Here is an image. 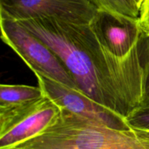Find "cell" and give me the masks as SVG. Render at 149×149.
Wrapping results in <instances>:
<instances>
[{"instance_id":"6da1fadb","label":"cell","mask_w":149,"mask_h":149,"mask_svg":"<svg viewBox=\"0 0 149 149\" xmlns=\"http://www.w3.org/2000/svg\"><path fill=\"white\" fill-rule=\"evenodd\" d=\"M62 61L79 91L125 118L149 105V35L127 56L103 48L90 23L52 18L19 20Z\"/></svg>"},{"instance_id":"7a4b0ae2","label":"cell","mask_w":149,"mask_h":149,"mask_svg":"<svg viewBox=\"0 0 149 149\" xmlns=\"http://www.w3.org/2000/svg\"><path fill=\"white\" fill-rule=\"evenodd\" d=\"M8 149H149L140 130H121L61 110L36 135Z\"/></svg>"},{"instance_id":"3957f363","label":"cell","mask_w":149,"mask_h":149,"mask_svg":"<svg viewBox=\"0 0 149 149\" xmlns=\"http://www.w3.org/2000/svg\"><path fill=\"white\" fill-rule=\"evenodd\" d=\"M1 39L25 62L33 74H41L74 89L72 76L58 56L15 20L0 17Z\"/></svg>"},{"instance_id":"277c9868","label":"cell","mask_w":149,"mask_h":149,"mask_svg":"<svg viewBox=\"0 0 149 149\" xmlns=\"http://www.w3.org/2000/svg\"><path fill=\"white\" fill-rule=\"evenodd\" d=\"M62 108L45 93L31 102L0 107V149H8L50 125Z\"/></svg>"},{"instance_id":"5b68a950","label":"cell","mask_w":149,"mask_h":149,"mask_svg":"<svg viewBox=\"0 0 149 149\" xmlns=\"http://www.w3.org/2000/svg\"><path fill=\"white\" fill-rule=\"evenodd\" d=\"M97 11L90 0H0V17L15 21L52 18L90 23Z\"/></svg>"},{"instance_id":"8992f818","label":"cell","mask_w":149,"mask_h":149,"mask_svg":"<svg viewBox=\"0 0 149 149\" xmlns=\"http://www.w3.org/2000/svg\"><path fill=\"white\" fill-rule=\"evenodd\" d=\"M35 76L38 85L45 93L62 109L111 128L121 130L132 129L126 118L96 102L79 89H72L41 74H35Z\"/></svg>"},{"instance_id":"52a82bcc","label":"cell","mask_w":149,"mask_h":149,"mask_svg":"<svg viewBox=\"0 0 149 149\" xmlns=\"http://www.w3.org/2000/svg\"><path fill=\"white\" fill-rule=\"evenodd\" d=\"M90 26L102 46L119 57L129 54L143 33L138 18L118 15L103 10H97Z\"/></svg>"},{"instance_id":"ba28073f","label":"cell","mask_w":149,"mask_h":149,"mask_svg":"<svg viewBox=\"0 0 149 149\" xmlns=\"http://www.w3.org/2000/svg\"><path fill=\"white\" fill-rule=\"evenodd\" d=\"M45 95L42 87L27 85H0V107L20 105L40 99Z\"/></svg>"},{"instance_id":"9c48e42d","label":"cell","mask_w":149,"mask_h":149,"mask_svg":"<svg viewBox=\"0 0 149 149\" xmlns=\"http://www.w3.org/2000/svg\"><path fill=\"white\" fill-rule=\"evenodd\" d=\"M98 10L114 15L138 18L140 5L135 0H90Z\"/></svg>"},{"instance_id":"30bf717a","label":"cell","mask_w":149,"mask_h":149,"mask_svg":"<svg viewBox=\"0 0 149 149\" xmlns=\"http://www.w3.org/2000/svg\"><path fill=\"white\" fill-rule=\"evenodd\" d=\"M126 119L132 129L149 131V105L136 109Z\"/></svg>"},{"instance_id":"8fae6325","label":"cell","mask_w":149,"mask_h":149,"mask_svg":"<svg viewBox=\"0 0 149 149\" xmlns=\"http://www.w3.org/2000/svg\"><path fill=\"white\" fill-rule=\"evenodd\" d=\"M138 19L143 32L149 35V0H143L141 2Z\"/></svg>"},{"instance_id":"7c38bea8","label":"cell","mask_w":149,"mask_h":149,"mask_svg":"<svg viewBox=\"0 0 149 149\" xmlns=\"http://www.w3.org/2000/svg\"><path fill=\"white\" fill-rule=\"evenodd\" d=\"M138 130H140V131H142L144 134H146L147 137H149V131H146V130H141V129H138Z\"/></svg>"},{"instance_id":"4fadbf2b","label":"cell","mask_w":149,"mask_h":149,"mask_svg":"<svg viewBox=\"0 0 149 149\" xmlns=\"http://www.w3.org/2000/svg\"><path fill=\"white\" fill-rule=\"evenodd\" d=\"M135 1H136V2L138 3V4H139L140 6H141V2H142V1H143V0H135Z\"/></svg>"}]
</instances>
